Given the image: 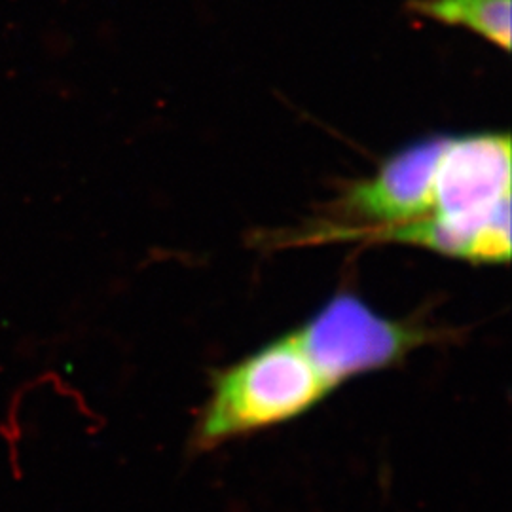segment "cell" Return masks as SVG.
<instances>
[{
  "mask_svg": "<svg viewBox=\"0 0 512 512\" xmlns=\"http://www.w3.org/2000/svg\"><path fill=\"white\" fill-rule=\"evenodd\" d=\"M336 387L296 330L256 349L213 378L211 395L194 423L196 452L294 420Z\"/></svg>",
  "mask_w": 512,
  "mask_h": 512,
  "instance_id": "6da1fadb",
  "label": "cell"
},
{
  "mask_svg": "<svg viewBox=\"0 0 512 512\" xmlns=\"http://www.w3.org/2000/svg\"><path fill=\"white\" fill-rule=\"evenodd\" d=\"M294 330L334 387L397 365L414 349L439 340L440 334L420 323L389 319L353 293L332 296Z\"/></svg>",
  "mask_w": 512,
  "mask_h": 512,
  "instance_id": "7a4b0ae2",
  "label": "cell"
},
{
  "mask_svg": "<svg viewBox=\"0 0 512 512\" xmlns=\"http://www.w3.org/2000/svg\"><path fill=\"white\" fill-rule=\"evenodd\" d=\"M410 8L425 18L467 27L501 50L511 48V0H414Z\"/></svg>",
  "mask_w": 512,
  "mask_h": 512,
  "instance_id": "3957f363",
  "label": "cell"
}]
</instances>
